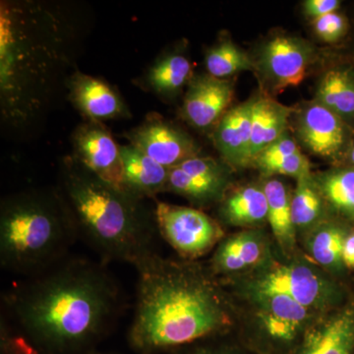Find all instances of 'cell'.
Returning <instances> with one entry per match:
<instances>
[{"label":"cell","instance_id":"obj_1","mask_svg":"<svg viewBox=\"0 0 354 354\" xmlns=\"http://www.w3.org/2000/svg\"><path fill=\"white\" fill-rule=\"evenodd\" d=\"M124 304L106 264L67 257L6 291L0 322L32 353L75 354L118 322Z\"/></svg>","mask_w":354,"mask_h":354},{"label":"cell","instance_id":"obj_2","mask_svg":"<svg viewBox=\"0 0 354 354\" xmlns=\"http://www.w3.org/2000/svg\"><path fill=\"white\" fill-rule=\"evenodd\" d=\"M135 268L138 279L129 337L141 353L178 348L232 327L230 302L208 268L157 253Z\"/></svg>","mask_w":354,"mask_h":354},{"label":"cell","instance_id":"obj_3","mask_svg":"<svg viewBox=\"0 0 354 354\" xmlns=\"http://www.w3.org/2000/svg\"><path fill=\"white\" fill-rule=\"evenodd\" d=\"M55 13L36 4H1L0 91L2 116L13 127L36 120L66 62V30Z\"/></svg>","mask_w":354,"mask_h":354},{"label":"cell","instance_id":"obj_4","mask_svg":"<svg viewBox=\"0 0 354 354\" xmlns=\"http://www.w3.org/2000/svg\"><path fill=\"white\" fill-rule=\"evenodd\" d=\"M77 236L101 262L136 266L156 253L155 213L144 199L104 183L73 157L65 158L57 188Z\"/></svg>","mask_w":354,"mask_h":354},{"label":"cell","instance_id":"obj_5","mask_svg":"<svg viewBox=\"0 0 354 354\" xmlns=\"http://www.w3.org/2000/svg\"><path fill=\"white\" fill-rule=\"evenodd\" d=\"M78 239L59 193L29 190L6 198L0 209V264L32 277L68 257Z\"/></svg>","mask_w":354,"mask_h":354},{"label":"cell","instance_id":"obj_6","mask_svg":"<svg viewBox=\"0 0 354 354\" xmlns=\"http://www.w3.org/2000/svg\"><path fill=\"white\" fill-rule=\"evenodd\" d=\"M319 266L308 261L279 262L272 256L248 272L241 281L246 293L286 295L317 315L332 311L341 299L339 286Z\"/></svg>","mask_w":354,"mask_h":354},{"label":"cell","instance_id":"obj_7","mask_svg":"<svg viewBox=\"0 0 354 354\" xmlns=\"http://www.w3.org/2000/svg\"><path fill=\"white\" fill-rule=\"evenodd\" d=\"M244 295L250 300L257 319V335L253 339L256 354H288L320 316L286 295Z\"/></svg>","mask_w":354,"mask_h":354},{"label":"cell","instance_id":"obj_8","mask_svg":"<svg viewBox=\"0 0 354 354\" xmlns=\"http://www.w3.org/2000/svg\"><path fill=\"white\" fill-rule=\"evenodd\" d=\"M156 225L165 241L185 261H195L225 239L218 221L200 209L157 202Z\"/></svg>","mask_w":354,"mask_h":354},{"label":"cell","instance_id":"obj_9","mask_svg":"<svg viewBox=\"0 0 354 354\" xmlns=\"http://www.w3.org/2000/svg\"><path fill=\"white\" fill-rule=\"evenodd\" d=\"M74 158L104 183L127 192L120 146L99 121L77 128L73 136Z\"/></svg>","mask_w":354,"mask_h":354},{"label":"cell","instance_id":"obj_10","mask_svg":"<svg viewBox=\"0 0 354 354\" xmlns=\"http://www.w3.org/2000/svg\"><path fill=\"white\" fill-rule=\"evenodd\" d=\"M128 140L130 145L169 169L198 157L200 153L192 137L157 115L150 116L133 129Z\"/></svg>","mask_w":354,"mask_h":354},{"label":"cell","instance_id":"obj_11","mask_svg":"<svg viewBox=\"0 0 354 354\" xmlns=\"http://www.w3.org/2000/svg\"><path fill=\"white\" fill-rule=\"evenodd\" d=\"M297 132L309 151L339 164L348 150L354 129L337 114L315 102L300 113Z\"/></svg>","mask_w":354,"mask_h":354},{"label":"cell","instance_id":"obj_12","mask_svg":"<svg viewBox=\"0 0 354 354\" xmlns=\"http://www.w3.org/2000/svg\"><path fill=\"white\" fill-rule=\"evenodd\" d=\"M313 53V48L304 39L276 37L266 44L261 67L274 90L297 87L306 76Z\"/></svg>","mask_w":354,"mask_h":354},{"label":"cell","instance_id":"obj_13","mask_svg":"<svg viewBox=\"0 0 354 354\" xmlns=\"http://www.w3.org/2000/svg\"><path fill=\"white\" fill-rule=\"evenodd\" d=\"M271 256L269 241L263 232L246 230L218 244L208 269L216 278H236L241 272L253 271Z\"/></svg>","mask_w":354,"mask_h":354},{"label":"cell","instance_id":"obj_14","mask_svg":"<svg viewBox=\"0 0 354 354\" xmlns=\"http://www.w3.org/2000/svg\"><path fill=\"white\" fill-rule=\"evenodd\" d=\"M330 312L317 317L288 354H354V307Z\"/></svg>","mask_w":354,"mask_h":354},{"label":"cell","instance_id":"obj_15","mask_svg":"<svg viewBox=\"0 0 354 354\" xmlns=\"http://www.w3.org/2000/svg\"><path fill=\"white\" fill-rule=\"evenodd\" d=\"M232 97L234 85L230 80L211 75L195 77L184 97V118L199 129L211 127L227 113Z\"/></svg>","mask_w":354,"mask_h":354},{"label":"cell","instance_id":"obj_16","mask_svg":"<svg viewBox=\"0 0 354 354\" xmlns=\"http://www.w3.org/2000/svg\"><path fill=\"white\" fill-rule=\"evenodd\" d=\"M67 86L74 106L93 121L120 118L127 114L118 93L100 79L76 72L68 79Z\"/></svg>","mask_w":354,"mask_h":354},{"label":"cell","instance_id":"obj_17","mask_svg":"<svg viewBox=\"0 0 354 354\" xmlns=\"http://www.w3.org/2000/svg\"><path fill=\"white\" fill-rule=\"evenodd\" d=\"M253 102L254 100H250L227 111L221 116L214 131L216 148L225 164L232 167L249 165Z\"/></svg>","mask_w":354,"mask_h":354},{"label":"cell","instance_id":"obj_18","mask_svg":"<svg viewBox=\"0 0 354 354\" xmlns=\"http://www.w3.org/2000/svg\"><path fill=\"white\" fill-rule=\"evenodd\" d=\"M120 153L127 192L141 199L165 192L169 169L132 145L120 146Z\"/></svg>","mask_w":354,"mask_h":354},{"label":"cell","instance_id":"obj_19","mask_svg":"<svg viewBox=\"0 0 354 354\" xmlns=\"http://www.w3.org/2000/svg\"><path fill=\"white\" fill-rule=\"evenodd\" d=\"M291 109L270 97L253 102L249 165L267 147L286 134Z\"/></svg>","mask_w":354,"mask_h":354},{"label":"cell","instance_id":"obj_20","mask_svg":"<svg viewBox=\"0 0 354 354\" xmlns=\"http://www.w3.org/2000/svg\"><path fill=\"white\" fill-rule=\"evenodd\" d=\"M218 215L230 227L257 230L268 221V202L263 187L246 186L223 197Z\"/></svg>","mask_w":354,"mask_h":354},{"label":"cell","instance_id":"obj_21","mask_svg":"<svg viewBox=\"0 0 354 354\" xmlns=\"http://www.w3.org/2000/svg\"><path fill=\"white\" fill-rule=\"evenodd\" d=\"M317 102L337 114L354 129V67L348 60L324 74L319 84Z\"/></svg>","mask_w":354,"mask_h":354},{"label":"cell","instance_id":"obj_22","mask_svg":"<svg viewBox=\"0 0 354 354\" xmlns=\"http://www.w3.org/2000/svg\"><path fill=\"white\" fill-rule=\"evenodd\" d=\"M268 202V223L274 239L286 257H290L297 246V230L291 216V197L286 186L278 179H269L263 185Z\"/></svg>","mask_w":354,"mask_h":354},{"label":"cell","instance_id":"obj_23","mask_svg":"<svg viewBox=\"0 0 354 354\" xmlns=\"http://www.w3.org/2000/svg\"><path fill=\"white\" fill-rule=\"evenodd\" d=\"M346 230L333 221H323L307 232L305 249L313 261L326 272H337L342 269Z\"/></svg>","mask_w":354,"mask_h":354},{"label":"cell","instance_id":"obj_24","mask_svg":"<svg viewBox=\"0 0 354 354\" xmlns=\"http://www.w3.org/2000/svg\"><path fill=\"white\" fill-rule=\"evenodd\" d=\"M327 204L313 176L298 179L291 197V216L295 230L308 232L325 221Z\"/></svg>","mask_w":354,"mask_h":354},{"label":"cell","instance_id":"obj_25","mask_svg":"<svg viewBox=\"0 0 354 354\" xmlns=\"http://www.w3.org/2000/svg\"><path fill=\"white\" fill-rule=\"evenodd\" d=\"M314 179L327 207L354 220V167H337Z\"/></svg>","mask_w":354,"mask_h":354},{"label":"cell","instance_id":"obj_26","mask_svg":"<svg viewBox=\"0 0 354 354\" xmlns=\"http://www.w3.org/2000/svg\"><path fill=\"white\" fill-rule=\"evenodd\" d=\"M228 184L191 176L179 167L169 169L165 192L180 195L198 206H208L221 202L225 197Z\"/></svg>","mask_w":354,"mask_h":354},{"label":"cell","instance_id":"obj_27","mask_svg":"<svg viewBox=\"0 0 354 354\" xmlns=\"http://www.w3.org/2000/svg\"><path fill=\"white\" fill-rule=\"evenodd\" d=\"M191 73L192 67L188 58L180 53H171L149 70L147 84L158 95H171L191 81Z\"/></svg>","mask_w":354,"mask_h":354},{"label":"cell","instance_id":"obj_28","mask_svg":"<svg viewBox=\"0 0 354 354\" xmlns=\"http://www.w3.org/2000/svg\"><path fill=\"white\" fill-rule=\"evenodd\" d=\"M209 75L225 79L244 70L253 68L250 58L230 41H223L207 51L205 58Z\"/></svg>","mask_w":354,"mask_h":354},{"label":"cell","instance_id":"obj_29","mask_svg":"<svg viewBox=\"0 0 354 354\" xmlns=\"http://www.w3.org/2000/svg\"><path fill=\"white\" fill-rule=\"evenodd\" d=\"M267 176L281 174V176L295 177L297 180L311 176V165L308 158L301 152L274 160H258L253 164Z\"/></svg>","mask_w":354,"mask_h":354},{"label":"cell","instance_id":"obj_30","mask_svg":"<svg viewBox=\"0 0 354 354\" xmlns=\"http://www.w3.org/2000/svg\"><path fill=\"white\" fill-rule=\"evenodd\" d=\"M177 167L191 176L202 177L209 180L227 184L230 181V171L227 165L213 158L198 156L185 160L183 164L177 165Z\"/></svg>","mask_w":354,"mask_h":354},{"label":"cell","instance_id":"obj_31","mask_svg":"<svg viewBox=\"0 0 354 354\" xmlns=\"http://www.w3.org/2000/svg\"><path fill=\"white\" fill-rule=\"evenodd\" d=\"M314 29L325 43L335 44L348 36L351 27L348 18L335 11L315 18Z\"/></svg>","mask_w":354,"mask_h":354},{"label":"cell","instance_id":"obj_32","mask_svg":"<svg viewBox=\"0 0 354 354\" xmlns=\"http://www.w3.org/2000/svg\"><path fill=\"white\" fill-rule=\"evenodd\" d=\"M299 152V148L295 140L291 138L288 133L286 132L281 138L277 140L272 145L267 147L263 152H261L253 160L252 164L258 160H274V158L288 157V156L295 155Z\"/></svg>","mask_w":354,"mask_h":354},{"label":"cell","instance_id":"obj_33","mask_svg":"<svg viewBox=\"0 0 354 354\" xmlns=\"http://www.w3.org/2000/svg\"><path fill=\"white\" fill-rule=\"evenodd\" d=\"M341 1L339 0H307L304 3V12L309 16L318 18L339 10Z\"/></svg>","mask_w":354,"mask_h":354},{"label":"cell","instance_id":"obj_34","mask_svg":"<svg viewBox=\"0 0 354 354\" xmlns=\"http://www.w3.org/2000/svg\"><path fill=\"white\" fill-rule=\"evenodd\" d=\"M342 262L348 269L354 270V230L349 232L344 239Z\"/></svg>","mask_w":354,"mask_h":354},{"label":"cell","instance_id":"obj_35","mask_svg":"<svg viewBox=\"0 0 354 354\" xmlns=\"http://www.w3.org/2000/svg\"><path fill=\"white\" fill-rule=\"evenodd\" d=\"M190 354H250L234 346H204L194 349Z\"/></svg>","mask_w":354,"mask_h":354},{"label":"cell","instance_id":"obj_36","mask_svg":"<svg viewBox=\"0 0 354 354\" xmlns=\"http://www.w3.org/2000/svg\"><path fill=\"white\" fill-rule=\"evenodd\" d=\"M339 167H354V133L348 147V150L344 153Z\"/></svg>","mask_w":354,"mask_h":354},{"label":"cell","instance_id":"obj_37","mask_svg":"<svg viewBox=\"0 0 354 354\" xmlns=\"http://www.w3.org/2000/svg\"><path fill=\"white\" fill-rule=\"evenodd\" d=\"M346 59L348 60V62H351V64H353L354 67V37L353 43H351V46H349L348 53H346Z\"/></svg>","mask_w":354,"mask_h":354}]
</instances>
